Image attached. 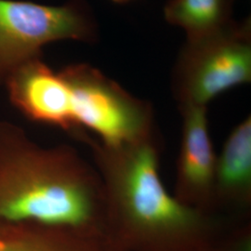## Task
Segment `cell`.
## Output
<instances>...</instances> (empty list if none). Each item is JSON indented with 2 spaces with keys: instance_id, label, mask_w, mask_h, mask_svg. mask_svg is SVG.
Masks as SVG:
<instances>
[{
  "instance_id": "obj_1",
  "label": "cell",
  "mask_w": 251,
  "mask_h": 251,
  "mask_svg": "<svg viewBox=\"0 0 251 251\" xmlns=\"http://www.w3.org/2000/svg\"><path fill=\"white\" fill-rule=\"evenodd\" d=\"M107 204L106 232L121 251H214L204 211L168 193L151 135L100 152Z\"/></svg>"
},
{
  "instance_id": "obj_2",
  "label": "cell",
  "mask_w": 251,
  "mask_h": 251,
  "mask_svg": "<svg viewBox=\"0 0 251 251\" xmlns=\"http://www.w3.org/2000/svg\"><path fill=\"white\" fill-rule=\"evenodd\" d=\"M0 223L106 234L103 182L64 155L12 163L0 174Z\"/></svg>"
},
{
  "instance_id": "obj_3",
  "label": "cell",
  "mask_w": 251,
  "mask_h": 251,
  "mask_svg": "<svg viewBox=\"0 0 251 251\" xmlns=\"http://www.w3.org/2000/svg\"><path fill=\"white\" fill-rule=\"evenodd\" d=\"M251 80V23L246 19L186 39L173 69L172 84L180 107H206L220 94Z\"/></svg>"
},
{
  "instance_id": "obj_4",
  "label": "cell",
  "mask_w": 251,
  "mask_h": 251,
  "mask_svg": "<svg viewBox=\"0 0 251 251\" xmlns=\"http://www.w3.org/2000/svg\"><path fill=\"white\" fill-rule=\"evenodd\" d=\"M97 38V22L82 0L57 7L0 0V79L40 58L48 43L63 39L91 43Z\"/></svg>"
},
{
  "instance_id": "obj_5",
  "label": "cell",
  "mask_w": 251,
  "mask_h": 251,
  "mask_svg": "<svg viewBox=\"0 0 251 251\" xmlns=\"http://www.w3.org/2000/svg\"><path fill=\"white\" fill-rule=\"evenodd\" d=\"M61 73L71 90L74 126L88 127L107 147L131 144L151 135L150 104L89 65H71Z\"/></svg>"
},
{
  "instance_id": "obj_6",
  "label": "cell",
  "mask_w": 251,
  "mask_h": 251,
  "mask_svg": "<svg viewBox=\"0 0 251 251\" xmlns=\"http://www.w3.org/2000/svg\"><path fill=\"white\" fill-rule=\"evenodd\" d=\"M177 198L201 211L213 202L216 158L205 106H182Z\"/></svg>"
},
{
  "instance_id": "obj_7",
  "label": "cell",
  "mask_w": 251,
  "mask_h": 251,
  "mask_svg": "<svg viewBox=\"0 0 251 251\" xmlns=\"http://www.w3.org/2000/svg\"><path fill=\"white\" fill-rule=\"evenodd\" d=\"M9 87L14 104L30 118L65 128L74 126L70 87L62 73H54L40 58L12 73Z\"/></svg>"
},
{
  "instance_id": "obj_8",
  "label": "cell",
  "mask_w": 251,
  "mask_h": 251,
  "mask_svg": "<svg viewBox=\"0 0 251 251\" xmlns=\"http://www.w3.org/2000/svg\"><path fill=\"white\" fill-rule=\"evenodd\" d=\"M251 190V119L234 127L216 159L214 199L247 206Z\"/></svg>"
},
{
  "instance_id": "obj_9",
  "label": "cell",
  "mask_w": 251,
  "mask_h": 251,
  "mask_svg": "<svg viewBox=\"0 0 251 251\" xmlns=\"http://www.w3.org/2000/svg\"><path fill=\"white\" fill-rule=\"evenodd\" d=\"M0 226V251H120L97 233L33 225Z\"/></svg>"
},
{
  "instance_id": "obj_10",
  "label": "cell",
  "mask_w": 251,
  "mask_h": 251,
  "mask_svg": "<svg viewBox=\"0 0 251 251\" xmlns=\"http://www.w3.org/2000/svg\"><path fill=\"white\" fill-rule=\"evenodd\" d=\"M234 0H169L166 21L183 29L186 39L212 34L233 22Z\"/></svg>"
},
{
  "instance_id": "obj_11",
  "label": "cell",
  "mask_w": 251,
  "mask_h": 251,
  "mask_svg": "<svg viewBox=\"0 0 251 251\" xmlns=\"http://www.w3.org/2000/svg\"><path fill=\"white\" fill-rule=\"evenodd\" d=\"M113 2H116V3H126V2H128L130 0H112Z\"/></svg>"
}]
</instances>
